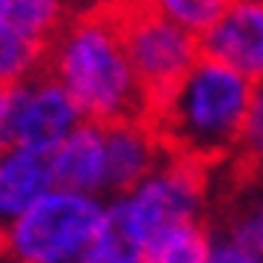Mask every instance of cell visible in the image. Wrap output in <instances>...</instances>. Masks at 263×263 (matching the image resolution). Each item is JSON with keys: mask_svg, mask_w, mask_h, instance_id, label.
I'll return each instance as SVG.
<instances>
[{"mask_svg": "<svg viewBox=\"0 0 263 263\" xmlns=\"http://www.w3.org/2000/svg\"><path fill=\"white\" fill-rule=\"evenodd\" d=\"M228 163H231V168L246 172V175H263V80L251 83L246 121H242L237 148Z\"/></svg>", "mask_w": 263, "mask_h": 263, "instance_id": "2e32d148", "label": "cell"}, {"mask_svg": "<svg viewBox=\"0 0 263 263\" xmlns=\"http://www.w3.org/2000/svg\"><path fill=\"white\" fill-rule=\"evenodd\" d=\"M249 98L251 83L242 74L201 57L186 77L151 107L148 124L168 154L213 168L234 154Z\"/></svg>", "mask_w": 263, "mask_h": 263, "instance_id": "7a4b0ae2", "label": "cell"}, {"mask_svg": "<svg viewBox=\"0 0 263 263\" xmlns=\"http://www.w3.org/2000/svg\"><path fill=\"white\" fill-rule=\"evenodd\" d=\"M207 198H210V168L168 154L139 186H133L124 195H116L112 201L121 219L127 222L130 234L145 249L148 239L172 225L204 222Z\"/></svg>", "mask_w": 263, "mask_h": 263, "instance_id": "5b68a950", "label": "cell"}, {"mask_svg": "<svg viewBox=\"0 0 263 263\" xmlns=\"http://www.w3.org/2000/svg\"><path fill=\"white\" fill-rule=\"evenodd\" d=\"M45 71L71 95L86 121L148 119L151 107L121 42L116 0L74 9L48 45Z\"/></svg>", "mask_w": 263, "mask_h": 263, "instance_id": "6da1fadb", "label": "cell"}, {"mask_svg": "<svg viewBox=\"0 0 263 263\" xmlns=\"http://www.w3.org/2000/svg\"><path fill=\"white\" fill-rule=\"evenodd\" d=\"M107 142V195H124L139 186L168 157L148 119H130L104 124Z\"/></svg>", "mask_w": 263, "mask_h": 263, "instance_id": "ba28073f", "label": "cell"}, {"mask_svg": "<svg viewBox=\"0 0 263 263\" xmlns=\"http://www.w3.org/2000/svg\"><path fill=\"white\" fill-rule=\"evenodd\" d=\"M0 263H9L6 260V234H3V225H0Z\"/></svg>", "mask_w": 263, "mask_h": 263, "instance_id": "44dd1931", "label": "cell"}, {"mask_svg": "<svg viewBox=\"0 0 263 263\" xmlns=\"http://www.w3.org/2000/svg\"><path fill=\"white\" fill-rule=\"evenodd\" d=\"M86 254L92 263H142V242L130 234L112 198L104 207L101 228Z\"/></svg>", "mask_w": 263, "mask_h": 263, "instance_id": "9a60e30c", "label": "cell"}, {"mask_svg": "<svg viewBox=\"0 0 263 263\" xmlns=\"http://www.w3.org/2000/svg\"><path fill=\"white\" fill-rule=\"evenodd\" d=\"M104 207L107 201L95 195H80L53 186L36 204H30L18 219L3 225L6 260L33 263L42 257L89 251L104 219Z\"/></svg>", "mask_w": 263, "mask_h": 263, "instance_id": "277c9868", "label": "cell"}, {"mask_svg": "<svg viewBox=\"0 0 263 263\" xmlns=\"http://www.w3.org/2000/svg\"><path fill=\"white\" fill-rule=\"evenodd\" d=\"M207 263H263V257L237 246L234 239L222 237V234H213V249H210Z\"/></svg>", "mask_w": 263, "mask_h": 263, "instance_id": "ac0fdd59", "label": "cell"}, {"mask_svg": "<svg viewBox=\"0 0 263 263\" xmlns=\"http://www.w3.org/2000/svg\"><path fill=\"white\" fill-rule=\"evenodd\" d=\"M50 190V154H39L18 145L0 148V225H9Z\"/></svg>", "mask_w": 263, "mask_h": 263, "instance_id": "30bf717a", "label": "cell"}, {"mask_svg": "<svg viewBox=\"0 0 263 263\" xmlns=\"http://www.w3.org/2000/svg\"><path fill=\"white\" fill-rule=\"evenodd\" d=\"M116 18L130 68L148 107H154L201 60V45L192 33L154 12L145 0H116Z\"/></svg>", "mask_w": 263, "mask_h": 263, "instance_id": "3957f363", "label": "cell"}, {"mask_svg": "<svg viewBox=\"0 0 263 263\" xmlns=\"http://www.w3.org/2000/svg\"><path fill=\"white\" fill-rule=\"evenodd\" d=\"M219 234L263 257V175H246L234 168Z\"/></svg>", "mask_w": 263, "mask_h": 263, "instance_id": "8fae6325", "label": "cell"}, {"mask_svg": "<svg viewBox=\"0 0 263 263\" xmlns=\"http://www.w3.org/2000/svg\"><path fill=\"white\" fill-rule=\"evenodd\" d=\"M53 186L101 198L107 192V142L104 124L83 121L65 142L50 154Z\"/></svg>", "mask_w": 263, "mask_h": 263, "instance_id": "9c48e42d", "label": "cell"}, {"mask_svg": "<svg viewBox=\"0 0 263 263\" xmlns=\"http://www.w3.org/2000/svg\"><path fill=\"white\" fill-rule=\"evenodd\" d=\"M210 249L213 231L204 222H180L148 239L142 263H207Z\"/></svg>", "mask_w": 263, "mask_h": 263, "instance_id": "7c38bea8", "label": "cell"}, {"mask_svg": "<svg viewBox=\"0 0 263 263\" xmlns=\"http://www.w3.org/2000/svg\"><path fill=\"white\" fill-rule=\"evenodd\" d=\"M33 263H92L86 251H77V254H57V257H42V260Z\"/></svg>", "mask_w": 263, "mask_h": 263, "instance_id": "d6986e66", "label": "cell"}, {"mask_svg": "<svg viewBox=\"0 0 263 263\" xmlns=\"http://www.w3.org/2000/svg\"><path fill=\"white\" fill-rule=\"evenodd\" d=\"M6 107H9V89L0 86V148L6 145Z\"/></svg>", "mask_w": 263, "mask_h": 263, "instance_id": "ffe728a7", "label": "cell"}, {"mask_svg": "<svg viewBox=\"0 0 263 263\" xmlns=\"http://www.w3.org/2000/svg\"><path fill=\"white\" fill-rule=\"evenodd\" d=\"M145 3L163 18H168L172 24H178L180 30L201 39L225 15V9L234 0H145Z\"/></svg>", "mask_w": 263, "mask_h": 263, "instance_id": "e0dca14e", "label": "cell"}, {"mask_svg": "<svg viewBox=\"0 0 263 263\" xmlns=\"http://www.w3.org/2000/svg\"><path fill=\"white\" fill-rule=\"evenodd\" d=\"M45 60H48V45L27 39L15 27L0 21V86L3 89L30 80L33 74L45 68Z\"/></svg>", "mask_w": 263, "mask_h": 263, "instance_id": "5bb4252c", "label": "cell"}, {"mask_svg": "<svg viewBox=\"0 0 263 263\" xmlns=\"http://www.w3.org/2000/svg\"><path fill=\"white\" fill-rule=\"evenodd\" d=\"M83 121V112L77 109L71 95L45 68L9 89L6 145L53 154Z\"/></svg>", "mask_w": 263, "mask_h": 263, "instance_id": "8992f818", "label": "cell"}, {"mask_svg": "<svg viewBox=\"0 0 263 263\" xmlns=\"http://www.w3.org/2000/svg\"><path fill=\"white\" fill-rule=\"evenodd\" d=\"M71 12V0H0V21L42 45L53 42Z\"/></svg>", "mask_w": 263, "mask_h": 263, "instance_id": "4fadbf2b", "label": "cell"}, {"mask_svg": "<svg viewBox=\"0 0 263 263\" xmlns=\"http://www.w3.org/2000/svg\"><path fill=\"white\" fill-rule=\"evenodd\" d=\"M201 57L222 62L249 83L263 80V0H234L201 39Z\"/></svg>", "mask_w": 263, "mask_h": 263, "instance_id": "52a82bcc", "label": "cell"}]
</instances>
